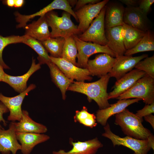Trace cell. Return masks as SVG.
Wrapping results in <instances>:
<instances>
[{"instance_id":"5","label":"cell","mask_w":154,"mask_h":154,"mask_svg":"<svg viewBox=\"0 0 154 154\" xmlns=\"http://www.w3.org/2000/svg\"><path fill=\"white\" fill-rule=\"evenodd\" d=\"M104 132L102 136L111 140L114 147L122 145L133 151L136 154H147L153 147L148 140L136 139L127 136L121 137L114 133L111 130L110 125L107 123L104 127Z\"/></svg>"},{"instance_id":"1","label":"cell","mask_w":154,"mask_h":154,"mask_svg":"<svg viewBox=\"0 0 154 154\" xmlns=\"http://www.w3.org/2000/svg\"><path fill=\"white\" fill-rule=\"evenodd\" d=\"M110 77L107 74L100 77L98 80L90 83L74 81L68 87L67 90L81 93L86 95L89 102L94 100L100 109H105L110 106L108 101L107 92Z\"/></svg>"},{"instance_id":"18","label":"cell","mask_w":154,"mask_h":154,"mask_svg":"<svg viewBox=\"0 0 154 154\" xmlns=\"http://www.w3.org/2000/svg\"><path fill=\"white\" fill-rule=\"evenodd\" d=\"M70 143L73 147L69 151L66 152L63 150L54 151L52 154H96L99 149L103 147L102 144L97 137L83 142H74L71 139Z\"/></svg>"},{"instance_id":"14","label":"cell","mask_w":154,"mask_h":154,"mask_svg":"<svg viewBox=\"0 0 154 154\" xmlns=\"http://www.w3.org/2000/svg\"><path fill=\"white\" fill-rule=\"evenodd\" d=\"M146 74L143 71L135 69L125 74L117 80L114 86V90L108 93V99L117 98Z\"/></svg>"},{"instance_id":"24","label":"cell","mask_w":154,"mask_h":154,"mask_svg":"<svg viewBox=\"0 0 154 154\" xmlns=\"http://www.w3.org/2000/svg\"><path fill=\"white\" fill-rule=\"evenodd\" d=\"M46 64L50 69L52 81L60 89L62 98L65 100L66 97V91L74 80L67 78L57 66L51 61Z\"/></svg>"},{"instance_id":"17","label":"cell","mask_w":154,"mask_h":154,"mask_svg":"<svg viewBox=\"0 0 154 154\" xmlns=\"http://www.w3.org/2000/svg\"><path fill=\"white\" fill-rule=\"evenodd\" d=\"M107 45L115 54L116 58L124 55L126 51L124 45L122 25L105 29Z\"/></svg>"},{"instance_id":"23","label":"cell","mask_w":154,"mask_h":154,"mask_svg":"<svg viewBox=\"0 0 154 154\" xmlns=\"http://www.w3.org/2000/svg\"><path fill=\"white\" fill-rule=\"evenodd\" d=\"M13 123L16 132L43 134L47 131L46 126L33 120L26 110H22V116L20 121Z\"/></svg>"},{"instance_id":"36","label":"cell","mask_w":154,"mask_h":154,"mask_svg":"<svg viewBox=\"0 0 154 154\" xmlns=\"http://www.w3.org/2000/svg\"><path fill=\"white\" fill-rule=\"evenodd\" d=\"M9 112V110L0 101V127H2L0 123L1 122L3 123L4 126L7 125V122L3 117V114Z\"/></svg>"},{"instance_id":"32","label":"cell","mask_w":154,"mask_h":154,"mask_svg":"<svg viewBox=\"0 0 154 154\" xmlns=\"http://www.w3.org/2000/svg\"><path fill=\"white\" fill-rule=\"evenodd\" d=\"M135 69L143 71L154 78V55L146 57L139 61L135 66Z\"/></svg>"},{"instance_id":"38","label":"cell","mask_w":154,"mask_h":154,"mask_svg":"<svg viewBox=\"0 0 154 154\" xmlns=\"http://www.w3.org/2000/svg\"><path fill=\"white\" fill-rule=\"evenodd\" d=\"M144 118L145 121L149 123L154 129V116L151 114L144 117Z\"/></svg>"},{"instance_id":"35","label":"cell","mask_w":154,"mask_h":154,"mask_svg":"<svg viewBox=\"0 0 154 154\" xmlns=\"http://www.w3.org/2000/svg\"><path fill=\"white\" fill-rule=\"evenodd\" d=\"M100 0H78L75 6L74 10L75 11L84 6L90 4H95L100 1Z\"/></svg>"},{"instance_id":"21","label":"cell","mask_w":154,"mask_h":154,"mask_svg":"<svg viewBox=\"0 0 154 154\" xmlns=\"http://www.w3.org/2000/svg\"><path fill=\"white\" fill-rule=\"evenodd\" d=\"M17 140L21 145V150L23 154H30L37 145L44 142L50 137L44 134L22 132H16Z\"/></svg>"},{"instance_id":"16","label":"cell","mask_w":154,"mask_h":154,"mask_svg":"<svg viewBox=\"0 0 154 154\" xmlns=\"http://www.w3.org/2000/svg\"><path fill=\"white\" fill-rule=\"evenodd\" d=\"M104 16L105 29L122 25L125 8L117 1H109L105 5Z\"/></svg>"},{"instance_id":"7","label":"cell","mask_w":154,"mask_h":154,"mask_svg":"<svg viewBox=\"0 0 154 154\" xmlns=\"http://www.w3.org/2000/svg\"><path fill=\"white\" fill-rule=\"evenodd\" d=\"M105 9V6L87 30L77 35L79 39L85 41L102 45H107L108 41L105 35L104 25Z\"/></svg>"},{"instance_id":"2","label":"cell","mask_w":154,"mask_h":154,"mask_svg":"<svg viewBox=\"0 0 154 154\" xmlns=\"http://www.w3.org/2000/svg\"><path fill=\"white\" fill-rule=\"evenodd\" d=\"M143 119L126 108L115 115V123L120 127L125 135L137 139L148 140L154 147V136L143 126Z\"/></svg>"},{"instance_id":"3","label":"cell","mask_w":154,"mask_h":154,"mask_svg":"<svg viewBox=\"0 0 154 154\" xmlns=\"http://www.w3.org/2000/svg\"><path fill=\"white\" fill-rule=\"evenodd\" d=\"M71 15L64 11L61 17L53 11L46 13L45 16L48 26L51 31L50 37H62L65 39L74 35L81 34L78 28L72 21Z\"/></svg>"},{"instance_id":"9","label":"cell","mask_w":154,"mask_h":154,"mask_svg":"<svg viewBox=\"0 0 154 154\" xmlns=\"http://www.w3.org/2000/svg\"><path fill=\"white\" fill-rule=\"evenodd\" d=\"M34 84H30L24 92L15 96H5L0 93V101L7 108L10 112L7 120L12 122L19 121L22 115L21 106L23 100L29 92L36 88Z\"/></svg>"},{"instance_id":"33","label":"cell","mask_w":154,"mask_h":154,"mask_svg":"<svg viewBox=\"0 0 154 154\" xmlns=\"http://www.w3.org/2000/svg\"><path fill=\"white\" fill-rule=\"evenodd\" d=\"M154 112V102L150 104H146L142 109L137 112L135 114L140 118L153 113Z\"/></svg>"},{"instance_id":"4","label":"cell","mask_w":154,"mask_h":154,"mask_svg":"<svg viewBox=\"0 0 154 154\" xmlns=\"http://www.w3.org/2000/svg\"><path fill=\"white\" fill-rule=\"evenodd\" d=\"M131 98L142 100L146 104L154 102V78L146 74L116 99L121 100Z\"/></svg>"},{"instance_id":"40","label":"cell","mask_w":154,"mask_h":154,"mask_svg":"<svg viewBox=\"0 0 154 154\" xmlns=\"http://www.w3.org/2000/svg\"><path fill=\"white\" fill-rule=\"evenodd\" d=\"M24 2L23 0H15L14 7H21L23 5Z\"/></svg>"},{"instance_id":"27","label":"cell","mask_w":154,"mask_h":154,"mask_svg":"<svg viewBox=\"0 0 154 154\" xmlns=\"http://www.w3.org/2000/svg\"><path fill=\"white\" fill-rule=\"evenodd\" d=\"M24 35L22 43L32 48L38 54L37 59L41 65L51 61L50 56L41 42L30 36Z\"/></svg>"},{"instance_id":"8","label":"cell","mask_w":154,"mask_h":154,"mask_svg":"<svg viewBox=\"0 0 154 154\" xmlns=\"http://www.w3.org/2000/svg\"><path fill=\"white\" fill-rule=\"evenodd\" d=\"M109 1L104 0L95 4H89L74 11L79 22L78 28L81 34L87 30Z\"/></svg>"},{"instance_id":"10","label":"cell","mask_w":154,"mask_h":154,"mask_svg":"<svg viewBox=\"0 0 154 154\" xmlns=\"http://www.w3.org/2000/svg\"><path fill=\"white\" fill-rule=\"evenodd\" d=\"M51 61L56 65L64 74L69 79L77 81H91L92 77L86 68H79L72 63L61 58L50 56Z\"/></svg>"},{"instance_id":"39","label":"cell","mask_w":154,"mask_h":154,"mask_svg":"<svg viewBox=\"0 0 154 154\" xmlns=\"http://www.w3.org/2000/svg\"><path fill=\"white\" fill-rule=\"evenodd\" d=\"M15 0H5L2 1L3 3L9 7H12L14 6Z\"/></svg>"},{"instance_id":"20","label":"cell","mask_w":154,"mask_h":154,"mask_svg":"<svg viewBox=\"0 0 154 154\" xmlns=\"http://www.w3.org/2000/svg\"><path fill=\"white\" fill-rule=\"evenodd\" d=\"M41 65L36 64V60L32 58L31 67L28 72L24 74L13 76L5 73L2 81L11 87L16 91L21 93L27 89V82L30 77L35 72L41 68Z\"/></svg>"},{"instance_id":"29","label":"cell","mask_w":154,"mask_h":154,"mask_svg":"<svg viewBox=\"0 0 154 154\" xmlns=\"http://www.w3.org/2000/svg\"><path fill=\"white\" fill-rule=\"evenodd\" d=\"M78 49L73 36L65 39L61 58H63L76 66V58Z\"/></svg>"},{"instance_id":"42","label":"cell","mask_w":154,"mask_h":154,"mask_svg":"<svg viewBox=\"0 0 154 154\" xmlns=\"http://www.w3.org/2000/svg\"><path fill=\"white\" fill-rule=\"evenodd\" d=\"M67 1L70 5L72 8L74 7L76 4L77 0H68Z\"/></svg>"},{"instance_id":"34","label":"cell","mask_w":154,"mask_h":154,"mask_svg":"<svg viewBox=\"0 0 154 154\" xmlns=\"http://www.w3.org/2000/svg\"><path fill=\"white\" fill-rule=\"evenodd\" d=\"M154 2V0H139L138 7L144 13L147 15L150 11L151 7Z\"/></svg>"},{"instance_id":"22","label":"cell","mask_w":154,"mask_h":154,"mask_svg":"<svg viewBox=\"0 0 154 154\" xmlns=\"http://www.w3.org/2000/svg\"><path fill=\"white\" fill-rule=\"evenodd\" d=\"M48 27L45 16L40 17L37 21L25 26V35L42 41L50 37Z\"/></svg>"},{"instance_id":"13","label":"cell","mask_w":154,"mask_h":154,"mask_svg":"<svg viewBox=\"0 0 154 154\" xmlns=\"http://www.w3.org/2000/svg\"><path fill=\"white\" fill-rule=\"evenodd\" d=\"M147 56L148 54H143L134 57L123 55L116 57L113 68L108 74L110 77H114L117 80L132 70L139 61Z\"/></svg>"},{"instance_id":"43","label":"cell","mask_w":154,"mask_h":154,"mask_svg":"<svg viewBox=\"0 0 154 154\" xmlns=\"http://www.w3.org/2000/svg\"><path fill=\"white\" fill-rule=\"evenodd\" d=\"M133 154H136L134 153Z\"/></svg>"},{"instance_id":"37","label":"cell","mask_w":154,"mask_h":154,"mask_svg":"<svg viewBox=\"0 0 154 154\" xmlns=\"http://www.w3.org/2000/svg\"><path fill=\"white\" fill-rule=\"evenodd\" d=\"M119 1L127 7H138L139 0H119Z\"/></svg>"},{"instance_id":"15","label":"cell","mask_w":154,"mask_h":154,"mask_svg":"<svg viewBox=\"0 0 154 154\" xmlns=\"http://www.w3.org/2000/svg\"><path fill=\"white\" fill-rule=\"evenodd\" d=\"M13 122L9 124V128L5 129L0 127V153L1 154H16L21 149V145L17 140Z\"/></svg>"},{"instance_id":"41","label":"cell","mask_w":154,"mask_h":154,"mask_svg":"<svg viewBox=\"0 0 154 154\" xmlns=\"http://www.w3.org/2000/svg\"><path fill=\"white\" fill-rule=\"evenodd\" d=\"M3 68L0 64V82H2L4 75L5 73V72Z\"/></svg>"},{"instance_id":"26","label":"cell","mask_w":154,"mask_h":154,"mask_svg":"<svg viewBox=\"0 0 154 154\" xmlns=\"http://www.w3.org/2000/svg\"><path fill=\"white\" fill-rule=\"evenodd\" d=\"M154 50V35L151 30L146 31L137 44L130 49L126 50L125 56H130L139 52Z\"/></svg>"},{"instance_id":"12","label":"cell","mask_w":154,"mask_h":154,"mask_svg":"<svg viewBox=\"0 0 154 154\" xmlns=\"http://www.w3.org/2000/svg\"><path fill=\"white\" fill-rule=\"evenodd\" d=\"M138 7L125 8L123 21V23L136 29L146 32L151 30V22L147 17Z\"/></svg>"},{"instance_id":"28","label":"cell","mask_w":154,"mask_h":154,"mask_svg":"<svg viewBox=\"0 0 154 154\" xmlns=\"http://www.w3.org/2000/svg\"><path fill=\"white\" fill-rule=\"evenodd\" d=\"M65 40L62 37H50L40 42L50 56L58 58H61Z\"/></svg>"},{"instance_id":"11","label":"cell","mask_w":154,"mask_h":154,"mask_svg":"<svg viewBox=\"0 0 154 154\" xmlns=\"http://www.w3.org/2000/svg\"><path fill=\"white\" fill-rule=\"evenodd\" d=\"M115 60L116 58L108 54L100 53L88 60L86 68L90 76L101 77L111 72Z\"/></svg>"},{"instance_id":"31","label":"cell","mask_w":154,"mask_h":154,"mask_svg":"<svg viewBox=\"0 0 154 154\" xmlns=\"http://www.w3.org/2000/svg\"><path fill=\"white\" fill-rule=\"evenodd\" d=\"M24 35L19 36L11 35L6 37L0 35V64L4 69H9L10 68L5 64L2 58V53L4 48L8 45L14 43H22Z\"/></svg>"},{"instance_id":"30","label":"cell","mask_w":154,"mask_h":154,"mask_svg":"<svg viewBox=\"0 0 154 154\" xmlns=\"http://www.w3.org/2000/svg\"><path fill=\"white\" fill-rule=\"evenodd\" d=\"M74 118L75 122H78L90 128L95 127L97 125L96 116L89 113L87 108L84 106L81 110L76 111Z\"/></svg>"},{"instance_id":"6","label":"cell","mask_w":154,"mask_h":154,"mask_svg":"<svg viewBox=\"0 0 154 154\" xmlns=\"http://www.w3.org/2000/svg\"><path fill=\"white\" fill-rule=\"evenodd\" d=\"M73 37L78 49L76 66L79 68H86L89 58L96 53H107L116 57L114 53L107 45H102L83 41L79 39L77 35H73Z\"/></svg>"},{"instance_id":"25","label":"cell","mask_w":154,"mask_h":154,"mask_svg":"<svg viewBox=\"0 0 154 154\" xmlns=\"http://www.w3.org/2000/svg\"><path fill=\"white\" fill-rule=\"evenodd\" d=\"M124 45L126 50L134 47L144 36L145 32L124 23L122 25Z\"/></svg>"},{"instance_id":"19","label":"cell","mask_w":154,"mask_h":154,"mask_svg":"<svg viewBox=\"0 0 154 154\" xmlns=\"http://www.w3.org/2000/svg\"><path fill=\"white\" fill-rule=\"evenodd\" d=\"M141 100L137 98L119 100L116 103L110 104L105 109L98 110L96 116V120L102 125L105 126L110 117L121 112L128 106Z\"/></svg>"}]
</instances>
